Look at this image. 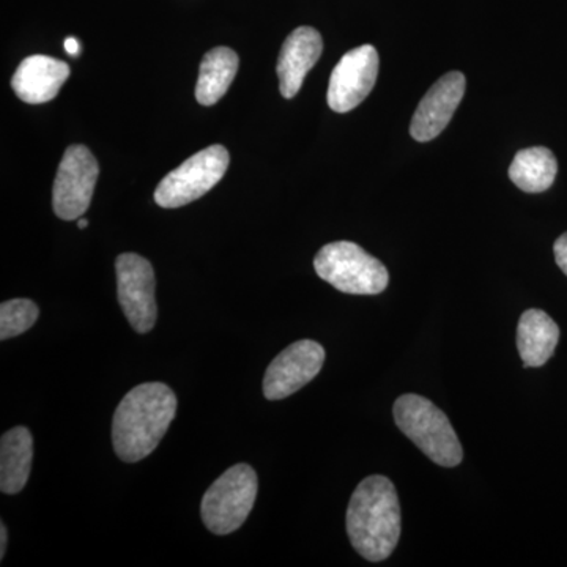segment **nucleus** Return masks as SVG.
Masks as SVG:
<instances>
[{
	"mask_svg": "<svg viewBox=\"0 0 567 567\" xmlns=\"http://www.w3.org/2000/svg\"><path fill=\"white\" fill-rule=\"evenodd\" d=\"M177 413V398L164 383H142L122 399L112 420V445L121 461L136 464L158 447Z\"/></svg>",
	"mask_w": 567,
	"mask_h": 567,
	"instance_id": "nucleus-1",
	"label": "nucleus"
},
{
	"mask_svg": "<svg viewBox=\"0 0 567 567\" xmlns=\"http://www.w3.org/2000/svg\"><path fill=\"white\" fill-rule=\"evenodd\" d=\"M347 535L368 561H383L401 537V506L386 476H369L354 488L347 507Z\"/></svg>",
	"mask_w": 567,
	"mask_h": 567,
	"instance_id": "nucleus-2",
	"label": "nucleus"
},
{
	"mask_svg": "<svg viewBox=\"0 0 567 567\" xmlns=\"http://www.w3.org/2000/svg\"><path fill=\"white\" fill-rule=\"evenodd\" d=\"M394 420L398 427L421 451L442 466H457L464 458L456 431L445 413L429 399L404 394L395 401Z\"/></svg>",
	"mask_w": 567,
	"mask_h": 567,
	"instance_id": "nucleus-3",
	"label": "nucleus"
},
{
	"mask_svg": "<svg viewBox=\"0 0 567 567\" xmlns=\"http://www.w3.org/2000/svg\"><path fill=\"white\" fill-rule=\"evenodd\" d=\"M316 274L350 295H379L386 289L390 275L385 265L352 241H334L317 252Z\"/></svg>",
	"mask_w": 567,
	"mask_h": 567,
	"instance_id": "nucleus-4",
	"label": "nucleus"
},
{
	"mask_svg": "<svg viewBox=\"0 0 567 567\" xmlns=\"http://www.w3.org/2000/svg\"><path fill=\"white\" fill-rule=\"evenodd\" d=\"M257 475L252 466L234 465L205 492L200 503L204 525L218 536L230 535L245 524L256 503Z\"/></svg>",
	"mask_w": 567,
	"mask_h": 567,
	"instance_id": "nucleus-5",
	"label": "nucleus"
},
{
	"mask_svg": "<svg viewBox=\"0 0 567 567\" xmlns=\"http://www.w3.org/2000/svg\"><path fill=\"white\" fill-rule=\"evenodd\" d=\"M229 162V152L223 145L197 152L163 178L155 192L156 204L178 208L194 203L221 182Z\"/></svg>",
	"mask_w": 567,
	"mask_h": 567,
	"instance_id": "nucleus-6",
	"label": "nucleus"
},
{
	"mask_svg": "<svg viewBox=\"0 0 567 567\" xmlns=\"http://www.w3.org/2000/svg\"><path fill=\"white\" fill-rule=\"evenodd\" d=\"M100 167L84 145H71L63 155L52 192V207L63 221L80 219L92 203Z\"/></svg>",
	"mask_w": 567,
	"mask_h": 567,
	"instance_id": "nucleus-7",
	"label": "nucleus"
},
{
	"mask_svg": "<svg viewBox=\"0 0 567 567\" xmlns=\"http://www.w3.org/2000/svg\"><path fill=\"white\" fill-rule=\"evenodd\" d=\"M118 303L134 331L148 333L155 327L158 308L155 298V271L140 254H121L115 262Z\"/></svg>",
	"mask_w": 567,
	"mask_h": 567,
	"instance_id": "nucleus-8",
	"label": "nucleus"
},
{
	"mask_svg": "<svg viewBox=\"0 0 567 567\" xmlns=\"http://www.w3.org/2000/svg\"><path fill=\"white\" fill-rule=\"evenodd\" d=\"M379 65V52L372 44H363L347 52L331 73L328 106L344 114L363 103L374 89Z\"/></svg>",
	"mask_w": 567,
	"mask_h": 567,
	"instance_id": "nucleus-9",
	"label": "nucleus"
},
{
	"mask_svg": "<svg viewBox=\"0 0 567 567\" xmlns=\"http://www.w3.org/2000/svg\"><path fill=\"white\" fill-rule=\"evenodd\" d=\"M324 350L311 339L293 342L268 365L264 377V395L281 401L308 385L322 371Z\"/></svg>",
	"mask_w": 567,
	"mask_h": 567,
	"instance_id": "nucleus-10",
	"label": "nucleus"
},
{
	"mask_svg": "<svg viewBox=\"0 0 567 567\" xmlns=\"http://www.w3.org/2000/svg\"><path fill=\"white\" fill-rule=\"evenodd\" d=\"M465 85L464 74L451 71L429 89L410 125L413 140L429 142L442 134L464 99Z\"/></svg>",
	"mask_w": 567,
	"mask_h": 567,
	"instance_id": "nucleus-11",
	"label": "nucleus"
},
{
	"mask_svg": "<svg viewBox=\"0 0 567 567\" xmlns=\"http://www.w3.org/2000/svg\"><path fill=\"white\" fill-rule=\"evenodd\" d=\"M322 51V35L315 28L303 25L287 37L276 66L284 99H293L300 92L306 74L319 61Z\"/></svg>",
	"mask_w": 567,
	"mask_h": 567,
	"instance_id": "nucleus-12",
	"label": "nucleus"
},
{
	"mask_svg": "<svg viewBox=\"0 0 567 567\" xmlns=\"http://www.w3.org/2000/svg\"><path fill=\"white\" fill-rule=\"evenodd\" d=\"M70 73L69 63L48 55H31L20 63L11 78V89L24 103H48L59 95Z\"/></svg>",
	"mask_w": 567,
	"mask_h": 567,
	"instance_id": "nucleus-13",
	"label": "nucleus"
},
{
	"mask_svg": "<svg viewBox=\"0 0 567 567\" xmlns=\"http://www.w3.org/2000/svg\"><path fill=\"white\" fill-rule=\"evenodd\" d=\"M558 339V324L540 309H529L518 320L517 349L525 368L546 364L557 349Z\"/></svg>",
	"mask_w": 567,
	"mask_h": 567,
	"instance_id": "nucleus-14",
	"label": "nucleus"
},
{
	"mask_svg": "<svg viewBox=\"0 0 567 567\" xmlns=\"http://www.w3.org/2000/svg\"><path fill=\"white\" fill-rule=\"evenodd\" d=\"M33 458V439L28 427H13L0 440V491L7 495L20 494Z\"/></svg>",
	"mask_w": 567,
	"mask_h": 567,
	"instance_id": "nucleus-15",
	"label": "nucleus"
},
{
	"mask_svg": "<svg viewBox=\"0 0 567 567\" xmlns=\"http://www.w3.org/2000/svg\"><path fill=\"white\" fill-rule=\"evenodd\" d=\"M238 71L237 52L229 48H215L200 63L196 99L203 106H213L226 95Z\"/></svg>",
	"mask_w": 567,
	"mask_h": 567,
	"instance_id": "nucleus-16",
	"label": "nucleus"
},
{
	"mask_svg": "<svg viewBox=\"0 0 567 567\" xmlns=\"http://www.w3.org/2000/svg\"><path fill=\"white\" fill-rule=\"evenodd\" d=\"M558 163L546 147L525 148L517 153L509 167V177L525 193H543L554 185Z\"/></svg>",
	"mask_w": 567,
	"mask_h": 567,
	"instance_id": "nucleus-17",
	"label": "nucleus"
},
{
	"mask_svg": "<svg viewBox=\"0 0 567 567\" xmlns=\"http://www.w3.org/2000/svg\"><path fill=\"white\" fill-rule=\"evenodd\" d=\"M39 316V306L32 300L17 298V300L6 301L0 306V339L7 341L25 333L35 324Z\"/></svg>",
	"mask_w": 567,
	"mask_h": 567,
	"instance_id": "nucleus-18",
	"label": "nucleus"
},
{
	"mask_svg": "<svg viewBox=\"0 0 567 567\" xmlns=\"http://www.w3.org/2000/svg\"><path fill=\"white\" fill-rule=\"evenodd\" d=\"M554 252L558 267L561 268L563 274L567 276V233L563 234L561 237L555 241Z\"/></svg>",
	"mask_w": 567,
	"mask_h": 567,
	"instance_id": "nucleus-19",
	"label": "nucleus"
},
{
	"mask_svg": "<svg viewBox=\"0 0 567 567\" xmlns=\"http://www.w3.org/2000/svg\"><path fill=\"white\" fill-rule=\"evenodd\" d=\"M7 543H9V537H7L6 525L2 524L0 525V558L2 559L6 557Z\"/></svg>",
	"mask_w": 567,
	"mask_h": 567,
	"instance_id": "nucleus-20",
	"label": "nucleus"
},
{
	"mask_svg": "<svg viewBox=\"0 0 567 567\" xmlns=\"http://www.w3.org/2000/svg\"><path fill=\"white\" fill-rule=\"evenodd\" d=\"M65 50L70 55H78V52L81 51L80 41L76 39H66L65 40Z\"/></svg>",
	"mask_w": 567,
	"mask_h": 567,
	"instance_id": "nucleus-21",
	"label": "nucleus"
},
{
	"mask_svg": "<svg viewBox=\"0 0 567 567\" xmlns=\"http://www.w3.org/2000/svg\"><path fill=\"white\" fill-rule=\"evenodd\" d=\"M87 226H89L87 219H84V218L78 219V227H80V229H85V227H87Z\"/></svg>",
	"mask_w": 567,
	"mask_h": 567,
	"instance_id": "nucleus-22",
	"label": "nucleus"
}]
</instances>
